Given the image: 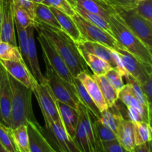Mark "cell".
<instances>
[{
    "label": "cell",
    "mask_w": 152,
    "mask_h": 152,
    "mask_svg": "<svg viewBox=\"0 0 152 152\" xmlns=\"http://www.w3.org/2000/svg\"><path fill=\"white\" fill-rule=\"evenodd\" d=\"M35 22H40L54 28H59L60 25L53 15L50 7L42 3L37 4L35 8Z\"/></svg>",
    "instance_id": "obj_27"
},
{
    "label": "cell",
    "mask_w": 152,
    "mask_h": 152,
    "mask_svg": "<svg viewBox=\"0 0 152 152\" xmlns=\"http://www.w3.org/2000/svg\"><path fill=\"white\" fill-rule=\"evenodd\" d=\"M67 1H68L74 7L76 6V0H67Z\"/></svg>",
    "instance_id": "obj_48"
},
{
    "label": "cell",
    "mask_w": 152,
    "mask_h": 152,
    "mask_svg": "<svg viewBox=\"0 0 152 152\" xmlns=\"http://www.w3.org/2000/svg\"><path fill=\"white\" fill-rule=\"evenodd\" d=\"M44 61L46 65V82L55 99L77 109L80 99L76 88L61 80L45 57Z\"/></svg>",
    "instance_id": "obj_6"
},
{
    "label": "cell",
    "mask_w": 152,
    "mask_h": 152,
    "mask_svg": "<svg viewBox=\"0 0 152 152\" xmlns=\"http://www.w3.org/2000/svg\"><path fill=\"white\" fill-rule=\"evenodd\" d=\"M35 29L40 31L62 57L73 77L75 78L82 72L91 74L78 47L63 31L40 22H35Z\"/></svg>",
    "instance_id": "obj_1"
},
{
    "label": "cell",
    "mask_w": 152,
    "mask_h": 152,
    "mask_svg": "<svg viewBox=\"0 0 152 152\" xmlns=\"http://www.w3.org/2000/svg\"><path fill=\"white\" fill-rule=\"evenodd\" d=\"M76 6L90 13L99 15L107 21L109 20V18L113 14L116 13L115 9L112 6L102 0H76Z\"/></svg>",
    "instance_id": "obj_18"
},
{
    "label": "cell",
    "mask_w": 152,
    "mask_h": 152,
    "mask_svg": "<svg viewBox=\"0 0 152 152\" xmlns=\"http://www.w3.org/2000/svg\"><path fill=\"white\" fill-rule=\"evenodd\" d=\"M105 77L113 88L118 92H120V90L124 87L125 83L123 80V76L114 68H111L110 71H108L105 74Z\"/></svg>",
    "instance_id": "obj_39"
},
{
    "label": "cell",
    "mask_w": 152,
    "mask_h": 152,
    "mask_svg": "<svg viewBox=\"0 0 152 152\" xmlns=\"http://www.w3.org/2000/svg\"><path fill=\"white\" fill-rule=\"evenodd\" d=\"M15 28L17 32L18 39H19V48L24 62L26 66L30 70L29 60H28V34H27L26 28L21 26L14 19ZM31 71V70H30Z\"/></svg>",
    "instance_id": "obj_29"
},
{
    "label": "cell",
    "mask_w": 152,
    "mask_h": 152,
    "mask_svg": "<svg viewBox=\"0 0 152 152\" xmlns=\"http://www.w3.org/2000/svg\"><path fill=\"white\" fill-rule=\"evenodd\" d=\"M45 126L49 132V136L45 133V136L56 152H80L61 122H46Z\"/></svg>",
    "instance_id": "obj_9"
},
{
    "label": "cell",
    "mask_w": 152,
    "mask_h": 152,
    "mask_svg": "<svg viewBox=\"0 0 152 152\" xmlns=\"http://www.w3.org/2000/svg\"><path fill=\"white\" fill-rule=\"evenodd\" d=\"M117 52L120 56L123 65L129 75L140 85H142L152 76V68L145 66L137 60L134 56L126 50H120Z\"/></svg>",
    "instance_id": "obj_11"
},
{
    "label": "cell",
    "mask_w": 152,
    "mask_h": 152,
    "mask_svg": "<svg viewBox=\"0 0 152 152\" xmlns=\"http://www.w3.org/2000/svg\"><path fill=\"white\" fill-rule=\"evenodd\" d=\"M56 106L60 117L61 123L68 136L74 140L76 130L79 121V112L77 109L56 99Z\"/></svg>",
    "instance_id": "obj_16"
},
{
    "label": "cell",
    "mask_w": 152,
    "mask_h": 152,
    "mask_svg": "<svg viewBox=\"0 0 152 152\" xmlns=\"http://www.w3.org/2000/svg\"><path fill=\"white\" fill-rule=\"evenodd\" d=\"M10 133L17 152H30L29 137L26 126L22 125L16 129H10Z\"/></svg>",
    "instance_id": "obj_25"
},
{
    "label": "cell",
    "mask_w": 152,
    "mask_h": 152,
    "mask_svg": "<svg viewBox=\"0 0 152 152\" xmlns=\"http://www.w3.org/2000/svg\"><path fill=\"white\" fill-rule=\"evenodd\" d=\"M8 78L12 93L10 129H16L22 125L26 126L28 123L39 124L33 110L32 89L23 86L10 74Z\"/></svg>",
    "instance_id": "obj_2"
},
{
    "label": "cell",
    "mask_w": 152,
    "mask_h": 152,
    "mask_svg": "<svg viewBox=\"0 0 152 152\" xmlns=\"http://www.w3.org/2000/svg\"><path fill=\"white\" fill-rule=\"evenodd\" d=\"M123 23L137 37L143 44L152 50V23L142 18L136 8H114Z\"/></svg>",
    "instance_id": "obj_4"
},
{
    "label": "cell",
    "mask_w": 152,
    "mask_h": 152,
    "mask_svg": "<svg viewBox=\"0 0 152 152\" xmlns=\"http://www.w3.org/2000/svg\"><path fill=\"white\" fill-rule=\"evenodd\" d=\"M0 60L24 62L19 47L5 42L0 43Z\"/></svg>",
    "instance_id": "obj_31"
},
{
    "label": "cell",
    "mask_w": 152,
    "mask_h": 152,
    "mask_svg": "<svg viewBox=\"0 0 152 152\" xmlns=\"http://www.w3.org/2000/svg\"><path fill=\"white\" fill-rule=\"evenodd\" d=\"M38 31L37 39L41 45L43 56L47 59L48 62L51 65V67L53 68L55 72L57 74L61 80H62L68 84L71 85L73 87L76 88L75 83H74V77L70 72L69 69L67 67L63 59L56 52V50H55L53 46L50 44V42L46 39V37L40 31Z\"/></svg>",
    "instance_id": "obj_7"
},
{
    "label": "cell",
    "mask_w": 152,
    "mask_h": 152,
    "mask_svg": "<svg viewBox=\"0 0 152 152\" xmlns=\"http://www.w3.org/2000/svg\"><path fill=\"white\" fill-rule=\"evenodd\" d=\"M74 141L80 152H94L86 129L82 122L80 121V118H79Z\"/></svg>",
    "instance_id": "obj_30"
},
{
    "label": "cell",
    "mask_w": 152,
    "mask_h": 152,
    "mask_svg": "<svg viewBox=\"0 0 152 152\" xmlns=\"http://www.w3.org/2000/svg\"><path fill=\"white\" fill-rule=\"evenodd\" d=\"M0 152H8V151H7V150H6L5 148H4V147L0 144Z\"/></svg>",
    "instance_id": "obj_49"
},
{
    "label": "cell",
    "mask_w": 152,
    "mask_h": 152,
    "mask_svg": "<svg viewBox=\"0 0 152 152\" xmlns=\"http://www.w3.org/2000/svg\"><path fill=\"white\" fill-rule=\"evenodd\" d=\"M1 15H2V1L0 0V26H1Z\"/></svg>",
    "instance_id": "obj_47"
},
{
    "label": "cell",
    "mask_w": 152,
    "mask_h": 152,
    "mask_svg": "<svg viewBox=\"0 0 152 152\" xmlns=\"http://www.w3.org/2000/svg\"><path fill=\"white\" fill-rule=\"evenodd\" d=\"M151 142H146L142 145H136L133 152H151Z\"/></svg>",
    "instance_id": "obj_46"
},
{
    "label": "cell",
    "mask_w": 152,
    "mask_h": 152,
    "mask_svg": "<svg viewBox=\"0 0 152 152\" xmlns=\"http://www.w3.org/2000/svg\"><path fill=\"white\" fill-rule=\"evenodd\" d=\"M77 78H78L83 85L99 111L102 113L108 109V105L101 93L97 83L92 77V74H89L86 72H82L77 76Z\"/></svg>",
    "instance_id": "obj_17"
},
{
    "label": "cell",
    "mask_w": 152,
    "mask_h": 152,
    "mask_svg": "<svg viewBox=\"0 0 152 152\" xmlns=\"http://www.w3.org/2000/svg\"><path fill=\"white\" fill-rule=\"evenodd\" d=\"M13 10H14V19L19 25L23 28H26L29 25L35 24L34 19L31 18L29 13L21 7L20 6L13 3Z\"/></svg>",
    "instance_id": "obj_37"
},
{
    "label": "cell",
    "mask_w": 152,
    "mask_h": 152,
    "mask_svg": "<svg viewBox=\"0 0 152 152\" xmlns=\"http://www.w3.org/2000/svg\"><path fill=\"white\" fill-rule=\"evenodd\" d=\"M71 18L77 25L84 40L100 43L115 51L126 50L109 33L89 22L77 11Z\"/></svg>",
    "instance_id": "obj_5"
},
{
    "label": "cell",
    "mask_w": 152,
    "mask_h": 152,
    "mask_svg": "<svg viewBox=\"0 0 152 152\" xmlns=\"http://www.w3.org/2000/svg\"><path fill=\"white\" fill-rule=\"evenodd\" d=\"M26 126L29 137L30 152H56L39 124L28 123Z\"/></svg>",
    "instance_id": "obj_13"
},
{
    "label": "cell",
    "mask_w": 152,
    "mask_h": 152,
    "mask_svg": "<svg viewBox=\"0 0 152 152\" xmlns=\"http://www.w3.org/2000/svg\"><path fill=\"white\" fill-rule=\"evenodd\" d=\"M108 23L111 35L126 50L144 65L152 68L151 50L123 23L117 13L109 18Z\"/></svg>",
    "instance_id": "obj_3"
},
{
    "label": "cell",
    "mask_w": 152,
    "mask_h": 152,
    "mask_svg": "<svg viewBox=\"0 0 152 152\" xmlns=\"http://www.w3.org/2000/svg\"><path fill=\"white\" fill-rule=\"evenodd\" d=\"M134 128L135 145H140L151 142L152 132L150 123L145 122H135L134 123Z\"/></svg>",
    "instance_id": "obj_28"
},
{
    "label": "cell",
    "mask_w": 152,
    "mask_h": 152,
    "mask_svg": "<svg viewBox=\"0 0 152 152\" xmlns=\"http://www.w3.org/2000/svg\"><path fill=\"white\" fill-rule=\"evenodd\" d=\"M117 140L129 152H133L135 146L134 123L129 120L122 121L117 134Z\"/></svg>",
    "instance_id": "obj_21"
},
{
    "label": "cell",
    "mask_w": 152,
    "mask_h": 152,
    "mask_svg": "<svg viewBox=\"0 0 152 152\" xmlns=\"http://www.w3.org/2000/svg\"><path fill=\"white\" fill-rule=\"evenodd\" d=\"M133 91H132V86L129 83L125 84L124 87L120 90L118 94V99H120L126 107L129 106L130 102L134 98Z\"/></svg>",
    "instance_id": "obj_42"
},
{
    "label": "cell",
    "mask_w": 152,
    "mask_h": 152,
    "mask_svg": "<svg viewBox=\"0 0 152 152\" xmlns=\"http://www.w3.org/2000/svg\"><path fill=\"white\" fill-rule=\"evenodd\" d=\"M97 120L117 135L120 124L124 118L119 110L117 109L115 103L114 106L108 108L105 111L101 113L100 117Z\"/></svg>",
    "instance_id": "obj_23"
},
{
    "label": "cell",
    "mask_w": 152,
    "mask_h": 152,
    "mask_svg": "<svg viewBox=\"0 0 152 152\" xmlns=\"http://www.w3.org/2000/svg\"><path fill=\"white\" fill-rule=\"evenodd\" d=\"M128 83L131 85L132 86V91H133L134 96H135L138 102L142 105L145 108H146L148 111L151 114V106L148 104V101H147L146 97H145V94H144L142 89L141 88V86L136 81L134 80L132 77H129L126 78Z\"/></svg>",
    "instance_id": "obj_33"
},
{
    "label": "cell",
    "mask_w": 152,
    "mask_h": 152,
    "mask_svg": "<svg viewBox=\"0 0 152 152\" xmlns=\"http://www.w3.org/2000/svg\"><path fill=\"white\" fill-rule=\"evenodd\" d=\"M135 8L142 18L152 23V0H141L137 1Z\"/></svg>",
    "instance_id": "obj_40"
},
{
    "label": "cell",
    "mask_w": 152,
    "mask_h": 152,
    "mask_svg": "<svg viewBox=\"0 0 152 152\" xmlns=\"http://www.w3.org/2000/svg\"><path fill=\"white\" fill-rule=\"evenodd\" d=\"M1 41L17 46L15 34L14 10L13 0L2 1V15L0 26Z\"/></svg>",
    "instance_id": "obj_12"
},
{
    "label": "cell",
    "mask_w": 152,
    "mask_h": 152,
    "mask_svg": "<svg viewBox=\"0 0 152 152\" xmlns=\"http://www.w3.org/2000/svg\"><path fill=\"white\" fill-rule=\"evenodd\" d=\"M74 9H75V10L79 14L81 15L86 20H88L89 22L93 24V25L99 27V28H102V29L105 30V31L109 33L111 35V29H110L109 23H108V21H107L106 19H104L102 16H99V15L90 13V12L87 11V10H84V9L81 8L80 7H77L76 6L74 7Z\"/></svg>",
    "instance_id": "obj_32"
},
{
    "label": "cell",
    "mask_w": 152,
    "mask_h": 152,
    "mask_svg": "<svg viewBox=\"0 0 152 152\" xmlns=\"http://www.w3.org/2000/svg\"><path fill=\"white\" fill-rule=\"evenodd\" d=\"M95 130H96V137H97L98 142H107V141L114 140L117 139V135L112 132L110 129L104 126L101 123L97 118L95 120L94 122Z\"/></svg>",
    "instance_id": "obj_35"
},
{
    "label": "cell",
    "mask_w": 152,
    "mask_h": 152,
    "mask_svg": "<svg viewBox=\"0 0 152 152\" xmlns=\"http://www.w3.org/2000/svg\"><path fill=\"white\" fill-rule=\"evenodd\" d=\"M141 88L142 89L144 94L146 97L148 104L151 106V99H152V76L145 81L142 85H141Z\"/></svg>",
    "instance_id": "obj_45"
},
{
    "label": "cell",
    "mask_w": 152,
    "mask_h": 152,
    "mask_svg": "<svg viewBox=\"0 0 152 152\" xmlns=\"http://www.w3.org/2000/svg\"><path fill=\"white\" fill-rule=\"evenodd\" d=\"M32 91L41 108L45 123L49 121L61 122L56 99L47 83L42 85L36 83Z\"/></svg>",
    "instance_id": "obj_8"
},
{
    "label": "cell",
    "mask_w": 152,
    "mask_h": 152,
    "mask_svg": "<svg viewBox=\"0 0 152 152\" xmlns=\"http://www.w3.org/2000/svg\"><path fill=\"white\" fill-rule=\"evenodd\" d=\"M0 144L8 152H17L10 129L0 123Z\"/></svg>",
    "instance_id": "obj_34"
},
{
    "label": "cell",
    "mask_w": 152,
    "mask_h": 152,
    "mask_svg": "<svg viewBox=\"0 0 152 152\" xmlns=\"http://www.w3.org/2000/svg\"><path fill=\"white\" fill-rule=\"evenodd\" d=\"M42 4L57 9L70 16H74L76 12L74 7L67 0H44Z\"/></svg>",
    "instance_id": "obj_36"
},
{
    "label": "cell",
    "mask_w": 152,
    "mask_h": 152,
    "mask_svg": "<svg viewBox=\"0 0 152 152\" xmlns=\"http://www.w3.org/2000/svg\"><path fill=\"white\" fill-rule=\"evenodd\" d=\"M32 1L36 4H39V3H42L44 0H32Z\"/></svg>",
    "instance_id": "obj_50"
},
{
    "label": "cell",
    "mask_w": 152,
    "mask_h": 152,
    "mask_svg": "<svg viewBox=\"0 0 152 152\" xmlns=\"http://www.w3.org/2000/svg\"><path fill=\"white\" fill-rule=\"evenodd\" d=\"M127 113L129 120H131L132 122H134V123H135V122H145V123L151 124V120L144 113L138 110L137 108L128 106Z\"/></svg>",
    "instance_id": "obj_41"
},
{
    "label": "cell",
    "mask_w": 152,
    "mask_h": 152,
    "mask_svg": "<svg viewBox=\"0 0 152 152\" xmlns=\"http://www.w3.org/2000/svg\"><path fill=\"white\" fill-rule=\"evenodd\" d=\"M114 8L129 9L136 7V0H102Z\"/></svg>",
    "instance_id": "obj_43"
},
{
    "label": "cell",
    "mask_w": 152,
    "mask_h": 152,
    "mask_svg": "<svg viewBox=\"0 0 152 152\" xmlns=\"http://www.w3.org/2000/svg\"><path fill=\"white\" fill-rule=\"evenodd\" d=\"M2 1H10V0H1Z\"/></svg>",
    "instance_id": "obj_52"
},
{
    "label": "cell",
    "mask_w": 152,
    "mask_h": 152,
    "mask_svg": "<svg viewBox=\"0 0 152 152\" xmlns=\"http://www.w3.org/2000/svg\"><path fill=\"white\" fill-rule=\"evenodd\" d=\"M74 83H75L76 90H77V94L78 96L80 102L86 107L88 110L91 111L96 118H99L101 115V112L95 103L94 102L93 99L90 96V95L88 94L87 91L84 88L83 85L82 84L81 82L79 80L78 78L75 77L74 78Z\"/></svg>",
    "instance_id": "obj_26"
},
{
    "label": "cell",
    "mask_w": 152,
    "mask_h": 152,
    "mask_svg": "<svg viewBox=\"0 0 152 152\" xmlns=\"http://www.w3.org/2000/svg\"><path fill=\"white\" fill-rule=\"evenodd\" d=\"M1 42H2V41H1V34H0V43H1Z\"/></svg>",
    "instance_id": "obj_51"
},
{
    "label": "cell",
    "mask_w": 152,
    "mask_h": 152,
    "mask_svg": "<svg viewBox=\"0 0 152 152\" xmlns=\"http://www.w3.org/2000/svg\"><path fill=\"white\" fill-rule=\"evenodd\" d=\"M34 30L35 25H31L26 28L27 34H28V60H29V66L31 72L36 81L39 84H45L46 83V77L43 75L40 68L39 63L37 56V50L36 46L35 37H34Z\"/></svg>",
    "instance_id": "obj_15"
},
{
    "label": "cell",
    "mask_w": 152,
    "mask_h": 152,
    "mask_svg": "<svg viewBox=\"0 0 152 152\" xmlns=\"http://www.w3.org/2000/svg\"><path fill=\"white\" fill-rule=\"evenodd\" d=\"M79 49L86 50L88 53H92L103 60L106 61L111 66V68L116 69V64L113 56V50L105 47L103 45L94 42L83 40L79 44H76Z\"/></svg>",
    "instance_id": "obj_20"
},
{
    "label": "cell",
    "mask_w": 152,
    "mask_h": 152,
    "mask_svg": "<svg viewBox=\"0 0 152 152\" xmlns=\"http://www.w3.org/2000/svg\"><path fill=\"white\" fill-rule=\"evenodd\" d=\"M82 56L84 59L85 62L87 64L88 67L91 68L93 74L97 76H105L108 71L111 69V66L101 58L88 53L86 50L79 49Z\"/></svg>",
    "instance_id": "obj_22"
},
{
    "label": "cell",
    "mask_w": 152,
    "mask_h": 152,
    "mask_svg": "<svg viewBox=\"0 0 152 152\" xmlns=\"http://www.w3.org/2000/svg\"><path fill=\"white\" fill-rule=\"evenodd\" d=\"M92 77L97 83L108 108L114 106L118 100L119 92L113 88L105 76H97L92 74Z\"/></svg>",
    "instance_id": "obj_24"
},
{
    "label": "cell",
    "mask_w": 152,
    "mask_h": 152,
    "mask_svg": "<svg viewBox=\"0 0 152 152\" xmlns=\"http://www.w3.org/2000/svg\"><path fill=\"white\" fill-rule=\"evenodd\" d=\"M11 97L8 74L0 62V123L8 128L11 115Z\"/></svg>",
    "instance_id": "obj_10"
},
{
    "label": "cell",
    "mask_w": 152,
    "mask_h": 152,
    "mask_svg": "<svg viewBox=\"0 0 152 152\" xmlns=\"http://www.w3.org/2000/svg\"><path fill=\"white\" fill-rule=\"evenodd\" d=\"M137 1H141V0H136Z\"/></svg>",
    "instance_id": "obj_53"
},
{
    "label": "cell",
    "mask_w": 152,
    "mask_h": 152,
    "mask_svg": "<svg viewBox=\"0 0 152 152\" xmlns=\"http://www.w3.org/2000/svg\"><path fill=\"white\" fill-rule=\"evenodd\" d=\"M96 152H129L117 139L107 142H98L96 144Z\"/></svg>",
    "instance_id": "obj_38"
},
{
    "label": "cell",
    "mask_w": 152,
    "mask_h": 152,
    "mask_svg": "<svg viewBox=\"0 0 152 152\" xmlns=\"http://www.w3.org/2000/svg\"><path fill=\"white\" fill-rule=\"evenodd\" d=\"M0 62L8 74L27 88L33 89L35 83H37L24 62L0 60Z\"/></svg>",
    "instance_id": "obj_14"
},
{
    "label": "cell",
    "mask_w": 152,
    "mask_h": 152,
    "mask_svg": "<svg viewBox=\"0 0 152 152\" xmlns=\"http://www.w3.org/2000/svg\"><path fill=\"white\" fill-rule=\"evenodd\" d=\"M13 1L15 4H17L23 9H25L34 20V19H35V8L36 5H37L36 3H34L32 0H13Z\"/></svg>",
    "instance_id": "obj_44"
},
{
    "label": "cell",
    "mask_w": 152,
    "mask_h": 152,
    "mask_svg": "<svg viewBox=\"0 0 152 152\" xmlns=\"http://www.w3.org/2000/svg\"><path fill=\"white\" fill-rule=\"evenodd\" d=\"M50 10L53 12L56 20L59 22V25H60V29L63 31L67 35L69 36L76 44H79L84 40L71 16H68L53 7H50Z\"/></svg>",
    "instance_id": "obj_19"
}]
</instances>
